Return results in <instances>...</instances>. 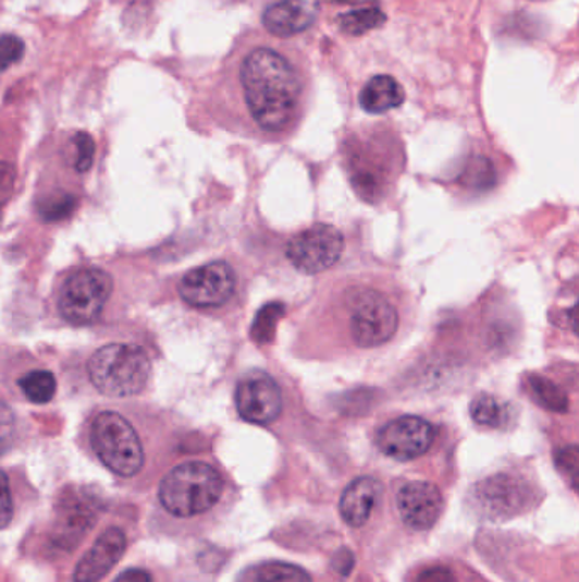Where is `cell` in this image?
Here are the masks:
<instances>
[{"mask_svg":"<svg viewBox=\"0 0 579 582\" xmlns=\"http://www.w3.org/2000/svg\"><path fill=\"white\" fill-rule=\"evenodd\" d=\"M251 118L267 132H284L298 118L303 82L296 66L271 48H257L239 69Z\"/></svg>","mask_w":579,"mask_h":582,"instance_id":"obj_1","label":"cell"},{"mask_svg":"<svg viewBox=\"0 0 579 582\" xmlns=\"http://www.w3.org/2000/svg\"><path fill=\"white\" fill-rule=\"evenodd\" d=\"M223 494V477L205 462L172 469L160 482L159 499L174 517L189 518L214 508Z\"/></svg>","mask_w":579,"mask_h":582,"instance_id":"obj_2","label":"cell"},{"mask_svg":"<svg viewBox=\"0 0 579 582\" xmlns=\"http://www.w3.org/2000/svg\"><path fill=\"white\" fill-rule=\"evenodd\" d=\"M150 372V357L135 344L102 345L89 360L90 381L106 397L136 396L147 385Z\"/></svg>","mask_w":579,"mask_h":582,"instance_id":"obj_3","label":"cell"},{"mask_svg":"<svg viewBox=\"0 0 579 582\" xmlns=\"http://www.w3.org/2000/svg\"><path fill=\"white\" fill-rule=\"evenodd\" d=\"M90 441L97 457L112 474L128 478L144 469V445L132 423L118 412L97 415L90 427Z\"/></svg>","mask_w":579,"mask_h":582,"instance_id":"obj_4","label":"cell"},{"mask_svg":"<svg viewBox=\"0 0 579 582\" xmlns=\"http://www.w3.org/2000/svg\"><path fill=\"white\" fill-rule=\"evenodd\" d=\"M535 505V490L529 482L514 475L498 474L478 482L469 494L476 517L488 521H506L520 517Z\"/></svg>","mask_w":579,"mask_h":582,"instance_id":"obj_5","label":"cell"},{"mask_svg":"<svg viewBox=\"0 0 579 582\" xmlns=\"http://www.w3.org/2000/svg\"><path fill=\"white\" fill-rule=\"evenodd\" d=\"M112 280L108 272L84 268L70 275L59 296L60 314L74 326L96 323L111 296Z\"/></svg>","mask_w":579,"mask_h":582,"instance_id":"obj_6","label":"cell"},{"mask_svg":"<svg viewBox=\"0 0 579 582\" xmlns=\"http://www.w3.org/2000/svg\"><path fill=\"white\" fill-rule=\"evenodd\" d=\"M398 326V312L378 291H362L352 303V338L360 348L383 345L393 339Z\"/></svg>","mask_w":579,"mask_h":582,"instance_id":"obj_7","label":"cell"},{"mask_svg":"<svg viewBox=\"0 0 579 582\" xmlns=\"http://www.w3.org/2000/svg\"><path fill=\"white\" fill-rule=\"evenodd\" d=\"M344 248L345 241L341 230L327 223H317L291 239L287 257L299 271L318 275L336 265Z\"/></svg>","mask_w":579,"mask_h":582,"instance_id":"obj_8","label":"cell"},{"mask_svg":"<svg viewBox=\"0 0 579 582\" xmlns=\"http://www.w3.org/2000/svg\"><path fill=\"white\" fill-rule=\"evenodd\" d=\"M236 278L226 263H209L193 269L182 278L178 293L182 300L197 308L221 307L235 293Z\"/></svg>","mask_w":579,"mask_h":582,"instance_id":"obj_9","label":"cell"},{"mask_svg":"<svg viewBox=\"0 0 579 582\" xmlns=\"http://www.w3.org/2000/svg\"><path fill=\"white\" fill-rule=\"evenodd\" d=\"M433 441L435 429L432 424L417 415H402L378 433L379 450L398 462L420 459L432 448Z\"/></svg>","mask_w":579,"mask_h":582,"instance_id":"obj_10","label":"cell"},{"mask_svg":"<svg viewBox=\"0 0 579 582\" xmlns=\"http://www.w3.org/2000/svg\"><path fill=\"white\" fill-rule=\"evenodd\" d=\"M235 400L239 415L260 426L274 423L284 408L278 381L263 372L250 373L239 381Z\"/></svg>","mask_w":579,"mask_h":582,"instance_id":"obj_11","label":"cell"},{"mask_svg":"<svg viewBox=\"0 0 579 582\" xmlns=\"http://www.w3.org/2000/svg\"><path fill=\"white\" fill-rule=\"evenodd\" d=\"M396 508L405 526L415 532H426L441 518L444 497L432 482H406L396 496Z\"/></svg>","mask_w":579,"mask_h":582,"instance_id":"obj_12","label":"cell"},{"mask_svg":"<svg viewBox=\"0 0 579 582\" xmlns=\"http://www.w3.org/2000/svg\"><path fill=\"white\" fill-rule=\"evenodd\" d=\"M126 551V535L123 530L112 526L104 530L96 544L84 554L75 567V582H99L112 571Z\"/></svg>","mask_w":579,"mask_h":582,"instance_id":"obj_13","label":"cell"},{"mask_svg":"<svg viewBox=\"0 0 579 582\" xmlns=\"http://www.w3.org/2000/svg\"><path fill=\"white\" fill-rule=\"evenodd\" d=\"M320 12V0H281L263 12L267 32L279 38L299 35L313 26Z\"/></svg>","mask_w":579,"mask_h":582,"instance_id":"obj_14","label":"cell"},{"mask_svg":"<svg viewBox=\"0 0 579 582\" xmlns=\"http://www.w3.org/2000/svg\"><path fill=\"white\" fill-rule=\"evenodd\" d=\"M383 497V485L374 477H359L341 497V517L352 529H362Z\"/></svg>","mask_w":579,"mask_h":582,"instance_id":"obj_15","label":"cell"},{"mask_svg":"<svg viewBox=\"0 0 579 582\" xmlns=\"http://www.w3.org/2000/svg\"><path fill=\"white\" fill-rule=\"evenodd\" d=\"M359 102L360 108L367 113H387L405 102V90L391 75H375L360 90Z\"/></svg>","mask_w":579,"mask_h":582,"instance_id":"obj_16","label":"cell"},{"mask_svg":"<svg viewBox=\"0 0 579 582\" xmlns=\"http://www.w3.org/2000/svg\"><path fill=\"white\" fill-rule=\"evenodd\" d=\"M60 508L63 511L60 512L59 530L54 532V538H60L62 544L70 542V544L75 545V542L84 536V533L89 532L90 526H93V511H90L89 506L74 501V499L62 502Z\"/></svg>","mask_w":579,"mask_h":582,"instance_id":"obj_17","label":"cell"},{"mask_svg":"<svg viewBox=\"0 0 579 582\" xmlns=\"http://www.w3.org/2000/svg\"><path fill=\"white\" fill-rule=\"evenodd\" d=\"M236 582H313L311 575L287 562H262L248 567L238 575Z\"/></svg>","mask_w":579,"mask_h":582,"instance_id":"obj_18","label":"cell"},{"mask_svg":"<svg viewBox=\"0 0 579 582\" xmlns=\"http://www.w3.org/2000/svg\"><path fill=\"white\" fill-rule=\"evenodd\" d=\"M471 417L479 426L500 429L510 423V405L498 397L479 393L472 400Z\"/></svg>","mask_w":579,"mask_h":582,"instance_id":"obj_19","label":"cell"},{"mask_svg":"<svg viewBox=\"0 0 579 582\" xmlns=\"http://www.w3.org/2000/svg\"><path fill=\"white\" fill-rule=\"evenodd\" d=\"M20 388L33 404H48L57 393V378L48 369H35L21 378Z\"/></svg>","mask_w":579,"mask_h":582,"instance_id":"obj_20","label":"cell"},{"mask_svg":"<svg viewBox=\"0 0 579 582\" xmlns=\"http://www.w3.org/2000/svg\"><path fill=\"white\" fill-rule=\"evenodd\" d=\"M527 387H529L530 396L533 397L537 404L542 405L547 411L559 412V414L568 411V397L547 378L532 375L527 380Z\"/></svg>","mask_w":579,"mask_h":582,"instance_id":"obj_21","label":"cell"},{"mask_svg":"<svg viewBox=\"0 0 579 582\" xmlns=\"http://www.w3.org/2000/svg\"><path fill=\"white\" fill-rule=\"evenodd\" d=\"M384 21H386V16L378 8L356 9V11L347 12V14H342L338 17L342 32L352 36H360L371 32V29L384 24Z\"/></svg>","mask_w":579,"mask_h":582,"instance_id":"obj_22","label":"cell"},{"mask_svg":"<svg viewBox=\"0 0 579 582\" xmlns=\"http://www.w3.org/2000/svg\"><path fill=\"white\" fill-rule=\"evenodd\" d=\"M75 208H77V199L72 194H53L39 206V214L44 215L45 220L60 221L70 217Z\"/></svg>","mask_w":579,"mask_h":582,"instance_id":"obj_23","label":"cell"},{"mask_svg":"<svg viewBox=\"0 0 579 582\" xmlns=\"http://www.w3.org/2000/svg\"><path fill=\"white\" fill-rule=\"evenodd\" d=\"M466 183L476 190L484 191L493 186L494 171L490 160L484 157H476L466 169Z\"/></svg>","mask_w":579,"mask_h":582,"instance_id":"obj_24","label":"cell"},{"mask_svg":"<svg viewBox=\"0 0 579 582\" xmlns=\"http://www.w3.org/2000/svg\"><path fill=\"white\" fill-rule=\"evenodd\" d=\"M557 466L571 482L572 489L579 494V447H568L557 453Z\"/></svg>","mask_w":579,"mask_h":582,"instance_id":"obj_25","label":"cell"},{"mask_svg":"<svg viewBox=\"0 0 579 582\" xmlns=\"http://www.w3.org/2000/svg\"><path fill=\"white\" fill-rule=\"evenodd\" d=\"M75 150H77V159H75V169L78 172H86L93 168L94 154H96V144H94L93 136L89 133H77L74 136Z\"/></svg>","mask_w":579,"mask_h":582,"instance_id":"obj_26","label":"cell"},{"mask_svg":"<svg viewBox=\"0 0 579 582\" xmlns=\"http://www.w3.org/2000/svg\"><path fill=\"white\" fill-rule=\"evenodd\" d=\"M26 51V45L17 36L4 35L0 39V54H2V69L8 71L12 65L21 62Z\"/></svg>","mask_w":579,"mask_h":582,"instance_id":"obj_27","label":"cell"},{"mask_svg":"<svg viewBox=\"0 0 579 582\" xmlns=\"http://www.w3.org/2000/svg\"><path fill=\"white\" fill-rule=\"evenodd\" d=\"M415 582H457V579L448 567L432 566L421 571Z\"/></svg>","mask_w":579,"mask_h":582,"instance_id":"obj_28","label":"cell"},{"mask_svg":"<svg viewBox=\"0 0 579 582\" xmlns=\"http://www.w3.org/2000/svg\"><path fill=\"white\" fill-rule=\"evenodd\" d=\"M2 505H0V518H2V529H8L14 514V505H12L11 487H9L8 475L2 477Z\"/></svg>","mask_w":579,"mask_h":582,"instance_id":"obj_29","label":"cell"},{"mask_svg":"<svg viewBox=\"0 0 579 582\" xmlns=\"http://www.w3.org/2000/svg\"><path fill=\"white\" fill-rule=\"evenodd\" d=\"M354 563H356V559H354V554L348 548H341L333 557V569L344 578L350 574Z\"/></svg>","mask_w":579,"mask_h":582,"instance_id":"obj_30","label":"cell"},{"mask_svg":"<svg viewBox=\"0 0 579 582\" xmlns=\"http://www.w3.org/2000/svg\"><path fill=\"white\" fill-rule=\"evenodd\" d=\"M114 582H153L150 572L144 569H128V571L121 572Z\"/></svg>","mask_w":579,"mask_h":582,"instance_id":"obj_31","label":"cell"},{"mask_svg":"<svg viewBox=\"0 0 579 582\" xmlns=\"http://www.w3.org/2000/svg\"><path fill=\"white\" fill-rule=\"evenodd\" d=\"M571 324L575 329L576 336L579 338V302L576 303L575 308L571 311Z\"/></svg>","mask_w":579,"mask_h":582,"instance_id":"obj_32","label":"cell"}]
</instances>
